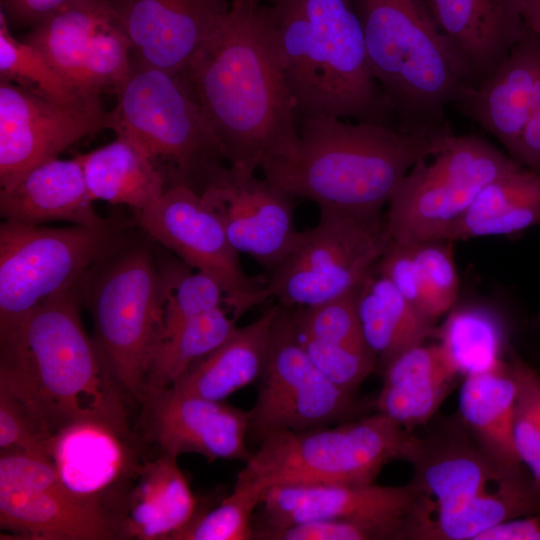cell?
I'll list each match as a JSON object with an SVG mask.
<instances>
[{
  "instance_id": "32",
  "label": "cell",
  "mask_w": 540,
  "mask_h": 540,
  "mask_svg": "<svg viewBox=\"0 0 540 540\" xmlns=\"http://www.w3.org/2000/svg\"><path fill=\"white\" fill-rule=\"evenodd\" d=\"M540 226V173L523 166L489 183L443 240L505 235Z\"/></svg>"
},
{
  "instance_id": "5",
  "label": "cell",
  "mask_w": 540,
  "mask_h": 540,
  "mask_svg": "<svg viewBox=\"0 0 540 540\" xmlns=\"http://www.w3.org/2000/svg\"><path fill=\"white\" fill-rule=\"evenodd\" d=\"M264 1L296 115L392 126L394 114L369 67L353 0Z\"/></svg>"
},
{
  "instance_id": "46",
  "label": "cell",
  "mask_w": 540,
  "mask_h": 540,
  "mask_svg": "<svg viewBox=\"0 0 540 540\" xmlns=\"http://www.w3.org/2000/svg\"><path fill=\"white\" fill-rule=\"evenodd\" d=\"M232 1H237V0H232Z\"/></svg>"
},
{
  "instance_id": "37",
  "label": "cell",
  "mask_w": 540,
  "mask_h": 540,
  "mask_svg": "<svg viewBox=\"0 0 540 540\" xmlns=\"http://www.w3.org/2000/svg\"><path fill=\"white\" fill-rule=\"evenodd\" d=\"M265 490L237 475L229 496L211 510L194 518L171 540H250L253 539V512L260 506Z\"/></svg>"
},
{
  "instance_id": "27",
  "label": "cell",
  "mask_w": 540,
  "mask_h": 540,
  "mask_svg": "<svg viewBox=\"0 0 540 540\" xmlns=\"http://www.w3.org/2000/svg\"><path fill=\"white\" fill-rule=\"evenodd\" d=\"M382 372V387L373 402L375 412L408 432L432 420L459 376L439 343L403 351Z\"/></svg>"
},
{
  "instance_id": "36",
  "label": "cell",
  "mask_w": 540,
  "mask_h": 540,
  "mask_svg": "<svg viewBox=\"0 0 540 540\" xmlns=\"http://www.w3.org/2000/svg\"><path fill=\"white\" fill-rule=\"evenodd\" d=\"M163 300L164 336L183 323L219 307L227 308V295L217 280L191 271L181 261L158 260Z\"/></svg>"
},
{
  "instance_id": "4",
  "label": "cell",
  "mask_w": 540,
  "mask_h": 540,
  "mask_svg": "<svg viewBox=\"0 0 540 540\" xmlns=\"http://www.w3.org/2000/svg\"><path fill=\"white\" fill-rule=\"evenodd\" d=\"M451 134L449 128L408 132L379 123L309 116L302 118L295 154L261 170L293 199L312 200L319 209L381 212L411 168L437 153Z\"/></svg>"
},
{
  "instance_id": "19",
  "label": "cell",
  "mask_w": 540,
  "mask_h": 540,
  "mask_svg": "<svg viewBox=\"0 0 540 540\" xmlns=\"http://www.w3.org/2000/svg\"><path fill=\"white\" fill-rule=\"evenodd\" d=\"M200 193L221 218L233 247L266 270H274L295 244L294 199L255 172L227 164Z\"/></svg>"
},
{
  "instance_id": "7",
  "label": "cell",
  "mask_w": 540,
  "mask_h": 540,
  "mask_svg": "<svg viewBox=\"0 0 540 540\" xmlns=\"http://www.w3.org/2000/svg\"><path fill=\"white\" fill-rule=\"evenodd\" d=\"M137 230L84 273L77 292L91 314L93 341L107 370L126 397L139 403L149 358L162 333L163 300L151 239Z\"/></svg>"
},
{
  "instance_id": "41",
  "label": "cell",
  "mask_w": 540,
  "mask_h": 540,
  "mask_svg": "<svg viewBox=\"0 0 540 540\" xmlns=\"http://www.w3.org/2000/svg\"><path fill=\"white\" fill-rule=\"evenodd\" d=\"M52 436L20 400L0 387L1 453L24 452L47 456Z\"/></svg>"
},
{
  "instance_id": "15",
  "label": "cell",
  "mask_w": 540,
  "mask_h": 540,
  "mask_svg": "<svg viewBox=\"0 0 540 540\" xmlns=\"http://www.w3.org/2000/svg\"><path fill=\"white\" fill-rule=\"evenodd\" d=\"M23 41L89 100L115 93L130 70L131 42L104 0L62 5L35 24Z\"/></svg>"
},
{
  "instance_id": "30",
  "label": "cell",
  "mask_w": 540,
  "mask_h": 540,
  "mask_svg": "<svg viewBox=\"0 0 540 540\" xmlns=\"http://www.w3.org/2000/svg\"><path fill=\"white\" fill-rule=\"evenodd\" d=\"M78 157L94 201L127 206L136 212L150 206L168 188L165 173L124 136L116 135L112 142Z\"/></svg>"
},
{
  "instance_id": "1",
  "label": "cell",
  "mask_w": 540,
  "mask_h": 540,
  "mask_svg": "<svg viewBox=\"0 0 540 540\" xmlns=\"http://www.w3.org/2000/svg\"><path fill=\"white\" fill-rule=\"evenodd\" d=\"M179 76L228 165L255 172L297 151L294 102L259 0L232 1L218 31Z\"/></svg>"
},
{
  "instance_id": "17",
  "label": "cell",
  "mask_w": 540,
  "mask_h": 540,
  "mask_svg": "<svg viewBox=\"0 0 540 540\" xmlns=\"http://www.w3.org/2000/svg\"><path fill=\"white\" fill-rule=\"evenodd\" d=\"M47 456L63 488L111 524L147 458L132 429L97 420L75 421L55 432Z\"/></svg>"
},
{
  "instance_id": "18",
  "label": "cell",
  "mask_w": 540,
  "mask_h": 540,
  "mask_svg": "<svg viewBox=\"0 0 540 540\" xmlns=\"http://www.w3.org/2000/svg\"><path fill=\"white\" fill-rule=\"evenodd\" d=\"M109 123L110 113L101 104L67 105L0 80L1 189L81 138L109 129Z\"/></svg>"
},
{
  "instance_id": "38",
  "label": "cell",
  "mask_w": 540,
  "mask_h": 540,
  "mask_svg": "<svg viewBox=\"0 0 540 540\" xmlns=\"http://www.w3.org/2000/svg\"><path fill=\"white\" fill-rule=\"evenodd\" d=\"M509 365L516 386L515 448L520 462L540 485V374L515 353Z\"/></svg>"
},
{
  "instance_id": "44",
  "label": "cell",
  "mask_w": 540,
  "mask_h": 540,
  "mask_svg": "<svg viewBox=\"0 0 540 540\" xmlns=\"http://www.w3.org/2000/svg\"><path fill=\"white\" fill-rule=\"evenodd\" d=\"M476 540H540V512L499 523Z\"/></svg>"
},
{
  "instance_id": "16",
  "label": "cell",
  "mask_w": 540,
  "mask_h": 540,
  "mask_svg": "<svg viewBox=\"0 0 540 540\" xmlns=\"http://www.w3.org/2000/svg\"><path fill=\"white\" fill-rule=\"evenodd\" d=\"M0 455V527L11 539H116L107 517L63 488L47 456Z\"/></svg>"
},
{
  "instance_id": "42",
  "label": "cell",
  "mask_w": 540,
  "mask_h": 540,
  "mask_svg": "<svg viewBox=\"0 0 540 540\" xmlns=\"http://www.w3.org/2000/svg\"><path fill=\"white\" fill-rule=\"evenodd\" d=\"M72 0H1V10L10 25L33 27L47 15Z\"/></svg>"
},
{
  "instance_id": "20",
  "label": "cell",
  "mask_w": 540,
  "mask_h": 540,
  "mask_svg": "<svg viewBox=\"0 0 540 540\" xmlns=\"http://www.w3.org/2000/svg\"><path fill=\"white\" fill-rule=\"evenodd\" d=\"M139 403L144 438L160 453H195L208 461L250 457L249 411L172 388L146 390Z\"/></svg>"
},
{
  "instance_id": "22",
  "label": "cell",
  "mask_w": 540,
  "mask_h": 540,
  "mask_svg": "<svg viewBox=\"0 0 540 540\" xmlns=\"http://www.w3.org/2000/svg\"><path fill=\"white\" fill-rule=\"evenodd\" d=\"M411 501L408 484L274 486L262 498V521L254 527L277 528L310 521L349 519L389 527L398 540Z\"/></svg>"
},
{
  "instance_id": "33",
  "label": "cell",
  "mask_w": 540,
  "mask_h": 540,
  "mask_svg": "<svg viewBox=\"0 0 540 540\" xmlns=\"http://www.w3.org/2000/svg\"><path fill=\"white\" fill-rule=\"evenodd\" d=\"M236 322L223 306L162 336L150 355L143 393L170 388L194 363L224 342L237 328Z\"/></svg>"
},
{
  "instance_id": "40",
  "label": "cell",
  "mask_w": 540,
  "mask_h": 540,
  "mask_svg": "<svg viewBox=\"0 0 540 540\" xmlns=\"http://www.w3.org/2000/svg\"><path fill=\"white\" fill-rule=\"evenodd\" d=\"M261 540H378L396 539L389 527L349 519L318 520L284 527H254Z\"/></svg>"
},
{
  "instance_id": "14",
  "label": "cell",
  "mask_w": 540,
  "mask_h": 540,
  "mask_svg": "<svg viewBox=\"0 0 540 540\" xmlns=\"http://www.w3.org/2000/svg\"><path fill=\"white\" fill-rule=\"evenodd\" d=\"M134 217L152 241L219 282L227 295V309L237 321L268 299L265 284L243 271L221 218L201 193L184 184L171 185Z\"/></svg>"
},
{
  "instance_id": "21",
  "label": "cell",
  "mask_w": 540,
  "mask_h": 540,
  "mask_svg": "<svg viewBox=\"0 0 540 540\" xmlns=\"http://www.w3.org/2000/svg\"><path fill=\"white\" fill-rule=\"evenodd\" d=\"M132 46V56L182 74L222 25L227 0H104Z\"/></svg>"
},
{
  "instance_id": "35",
  "label": "cell",
  "mask_w": 540,
  "mask_h": 540,
  "mask_svg": "<svg viewBox=\"0 0 540 540\" xmlns=\"http://www.w3.org/2000/svg\"><path fill=\"white\" fill-rule=\"evenodd\" d=\"M0 80L17 82L44 97L67 105L101 104L99 100H89L82 96L37 49L14 38L2 10H0Z\"/></svg>"
},
{
  "instance_id": "9",
  "label": "cell",
  "mask_w": 540,
  "mask_h": 540,
  "mask_svg": "<svg viewBox=\"0 0 540 540\" xmlns=\"http://www.w3.org/2000/svg\"><path fill=\"white\" fill-rule=\"evenodd\" d=\"M115 210L97 226L0 225V338L48 298L74 286L93 265L137 230Z\"/></svg>"
},
{
  "instance_id": "2",
  "label": "cell",
  "mask_w": 540,
  "mask_h": 540,
  "mask_svg": "<svg viewBox=\"0 0 540 540\" xmlns=\"http://www.w3.org/2000/svg\"><path fill=\"white\" fill-rule=\"evenodd\" d=\"M412 501L398 540H476L491 527L540 512V485L523 464L484 451L458 416L414 435L406 457Z\"/></svg>"
},
{
  "instance_id": "45",
  "label": "cell",
  "mask_w": 540,
  "mask_h": 540,
  "mask_svg": "<svg viewBox=\"0 0 540 540\" xmlns=\"http://www.w3.org/2000/svg\"><path fill=\"white\" fill-rule=\"evenodd\" d=\"M526 28L540 40V0H508Z\"/></svg>"
},
{
  "instance_id": "34",
  "label": "cell",
  "mask_w": 540,
  "mask_h": 540,
  "mask_svg": "<svg viewBox=\"0 0 540 540\" xmlns=\"http://www.w3.org/2000/svg\"><path fill=\"white\" fill-rule=\"evenodd\" d=\"M436 333L459 375L490 370L503 360V328L491 310L479 306L454 309Z\"/></svg>"
},
{
  "instance_id": "11",
  "label": "cell",
  "mask_w": 540,
  "mask_h": 540,
  "mask_svg": "<svg viewBox=\"0 0 540 540\" xmlns=\"http://www.w3.org/2000/svg\"><path fill=\"white\" fill-rule=\"evenodd\" d=\"M431 158L411 168L388 203L391 241L443 240L489 183L522 166L477 135L452 133Z\"/></svg>"
},
{
  "instance_id": "24",
  "label": "cell",
  "mask_w": 540,
  "mask_h": 540,
  "mask_svg": "<svg viewBox=\"0 0 540 540\" xmlns=\"http://www.w3.org/2000/svg\"><path fill=\"white\" fill-rule=\"evenodd\" d=\"M196 513L197 500L177 458L160 453L146 458L112 524L116 539L171 540Z\"/></svg>"
},
{
  "instance_id": "29",
  "label": "cell",
  "mask_w": 540,
  "mask_h": 540,
  "mask_svg": "<svg viewBox=\"0 0 540 540\" xmlns=\"http://www.w3.org/2000/svg\"><path fill=\"white\" fill-rule=\"evenodd\" d=\"M355 301L363 338L381 368L436 334L434 321L409 303L376 265L357 288Z\"/></svg>"
},
{
  "instance_id": "13",
  "label": "cell",
  "mask_w": 540,
  "mask_h": 540,
  "mask_svg": "<svg viewBox=\"0 0 540 540\" xmlns=\"http://www.w3.org/2000/svg\"><path fill=\"white\" fill-rule=\"evenodd\" d=\"M257 381L248 429L255 442L347 421L359 409L354 393L331 382L311 361L298 340L290 310L282 305Z\"/></svg>"
},
{
  "instance_id": "8",
  "label": "cell",
  "mask_w": 540,
  "mask_h": 540,
  "mask_svg": "<svg viewBox=\"0 0 540 540\" xmlns=\"http://www.w3.org/2000/svg\"><path fill=\"white\" fill-rule=\"evenodd\" d=\"M115 94L117 104L109 111V129L136 143L158 167L165 163L168 187L184 184L200 193L226 166L196 100L179 75L131 56L130 70Z\"/></svg>"
},
{
  "instance_id": "3",
  "label": "cell",
  "mask_w": 540,
  "mask_h": 540,
  "mask_svg": "<svg viewBox=\"0 0 540 540\" xmlns=\"http://www.w3.org/2000/svg\"><path fill=\"white\" fill-rule=\"evenodd\" d=\"M77 283L0 338V387L53 435L80 420L131 429L127 397L81 322Z\"/></svg>"
},
{
  "instance_id": "31",
  "label": "cell",
  "mask_w": 540,
  "mask_h": 540,
  "mask_svg": "<svg viewBox=\"0 0 540 540\" xmlns=\"http://www.w3.org/2000/svg\"><path fill=\"white\" fill-rule=\"evenodd\" d=\"M516 386L509 362L464 376L459 393L461 422L474 441L496 459L522 464L513 437Z\"/></svg>"
},
{
  "instance_id": "23",
  "label": "cell",
  "mask_w": 540,
  "mask_h": 540,
  "mask_svg": "<svg viewBox=\"0 0 540 540\" xmlns=\"http://www.w3.org/2000/svg\"><path fill=\"white\" fill-rule=\"evenodd\" d=\"M457 104L508 150L540 108V40L528 30Z\"/></svg>"
},
{
  "instance_id": "10",
  "label": "cell",
  "mask_w": 540,
  "mask_h": 540,
  "mask_svg": "<svg viewBox=\"0 0 540 540\" xmlns=\"http://www.w3.org/2000/svg\"><path fill=\"white\" fill-rule=\"evenodd\" d=\"M414 434L375 414L263 439L237 475L261 486L374 483L382 468L406 460Z\"/></svg>"
},
{
  "instance_id": "25",
  "label": "cell",
  "mask_w": 540,
  "mask_h": 540,
  "mask_svg": "<svg viewBox=\"0 0 540 540\" xmlns=\"http://www.w3.org/2000/svg\"><path fill=\"white\" fill-rule=\"evenodd\" d=\"M432 20L463 59L476 86L528 29L508 0H422Z\"/></svg>"
},
{
  "instance_id": "12",
  "label": "cell",
  "mask_w": 540,
  "mask_h": 540,
  "mask_svg": "<svg viewBox=\"0 0 540 540\" xmlns=\"http://www.w3.org/2000/svg\"><path fill=\"white\" fill-rule=\"evenodd\" d=\"M390 241L381 212L320 209L317 225L299 231L290 252L271 271L267 296L299 308L353 293Z\"/></svg>"
},
{
  "instance_id": "26",
  "label": "cell",
  "mask_w": 540,
  "mask_h": 540,
  "mask_svg": "<svg viewBox=\"0 0 540 540\" xmlns=\"http://www.w3.org/2000/svg\"><path fill=\"white\" fill-rule=\"evenodd\" d=\"M93 203L78 155L42 162L0 190L1 217L27 225L62 221L97 226L106 217L96 212Z\"/></svg>"
},
{
  "instance_id": "39",
  "label": "cell",
  "mask_w": 540,
  "mask_h": 540,
  "mask_svg": "<svg viewBox=\"0 0 540 540\" xmlns=\"http://www.w3.org/2000/svg\"><path fill=\"white\" fill-rule=\"evenodd\" d=\"M411 244L422 295L423 313L433 321L451 310L459 290L452 241L427 240Z\"/></svg>"
},
{
  "instance_id": "28",
  "label": "cell",
  "mask_w": 540,
  "mask_h": 540,
  "mask_svg": "<svg viewBox=\"0 0 540 540\" xmlns=\"http://www.w3.org/2000/svg\"><path fill=\"white\" fill-rule=\"evenodd\" d=\"M281 305L234 332L194 363L170 388L181 393L224 401L258 380L263 370L273 327Z\"/></svg>"
},
{
  "instance_id": "43",
  "label": "cell",
  "mask_w": 540,
  "mask_h": 540,
  "mask_svg": "<svg viewBox=\"0 0 540 540\" xmlns=\"http://www.w3.org/2000/svg\"><path fill=\"white\" fill-rule=\"evenodd\" d=\"M507 151L520 165L540 173V108L531 115Z\"/></svg>"
},
{
  "instance_id": "6",
  "label": "cell",
  "mask_w": 540,
  "mask_h": 540,
  "mask_svg": "<svg viewBox=\"0 0 540 540\" xmlns=\"http://www.w3.org/2000/svg\"><path fill=\"white\" fill-rule=\"evenodd\" d=\"M367 60L399 129L449 128L445 109L475 86L471 71L422 0H353Z\"/></svg>"
}]
</instances>
